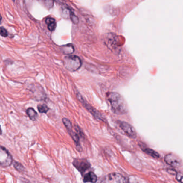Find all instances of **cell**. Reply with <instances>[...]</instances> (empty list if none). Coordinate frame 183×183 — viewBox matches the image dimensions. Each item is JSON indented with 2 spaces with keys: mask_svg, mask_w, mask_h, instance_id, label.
<instances>
[{
  "mask_svg": "<svg viewBox=\"0 0 183 183\" xmlns=\"http://www.w3.org/2000/svg\"><path fill=\"white\" fill-rule=\"evenodd\" d=\"M107 99L109 102L112 110L118 115L124 114L128 112L127 103L122 96L118 93H108Z\"/></svg>",
  "mask_w": 183,
  "mask_h": 183,
  "instance_id": "cell-1",
  "label": "cell"
},
{
  "mask_svg": "<svg viewBox=\"0 0 183 183\" xmlns=\"http://www.w3.org/2000/svg\"><path fill=\"white\" fill-rule=\"evenodd\" d=\"M64 64L69 71L75 72L81 67L82 62L79 57L76 55H70L64 58Z\"/></svg>",
  "mask_w": 183,
  "mask_h": 183,
  "instance_id": "cell-2",
  "label": "cell"
},
{
  "mask_svg": "<svg viewBox=\"0 0 183 183\" xmlns=\"http://www.w3.org/2000/svg\"><path fill=\"white\" fill-rule=\"evenodd\" d=\"M13 163L12 155L5 147L0 145V167L7 168Z\"/></svg>",
  "mask_w": 183,
  "mask_h": 183,
  "instance_id": "cell-3",
  "label": "cell"
},
{
  "mask_svg": "<svg viewBox=\"0 0 183 183\" xmlns=\"http://www.w3.org/2000/svg\"><path fill=\"white\" fill-rule=\"evenodd\" d=\"M102 183H125L129 182V180L126 177L118 173H112L104 177Z\"/></svg>",
  "mask_w": 183,
  "mask_h": 183,
  "instance_id": "cell-4",
  "label": "cell"
},
{
  "mask_svg": "<svg viewBox=\"0 0 183 183\" xmlns=\"http://www.w3.org/2000/svg\"><path fill=\"white\" fill-rule=\"evenodd\" d=\"M118 124L121 128L124 131L128 137L131 139H135L137 137L136 131L131 125L122 121H118Z\"/></svg>",
  "mask_w": 183,
  "mask_h": 183,
  "instance_id": "cell-5",
  "label": "cell"
},
{
  "mask_svg": "<svg viewBox=\"0 0 183 183\" xmlns=\"http://www.w3.org/2000/svg\"><path fill=\"white\" fill-rule=\"evenodd\" d=\"M77 97L78 99L82 103L83 105L84 106V107L86 108L87 110L89 111V112L92 114L95 118L97 119H99L100 120H103V118L101 115V114H100L98 111H97V110H95L91 106L89 105L87 102H86V101L84 100V98L82 97V96L79 93H77Z\"/></svg>",
  "mask_w": 183,
  "mask_h": 183,
  "instance_id": "cell-6",
  "label": "cell"
},
{
  "mask_svg": "<svg viewBox=\"0 0 183 183\" xmlns=\"http://www.w3.org/2000/svg\"><path fill=\"white\" fill-rule=\"evenodd\" d=\"M73 164L81 174H83L86 171L91 168L90 163L85 159L76 158L74 160Z\"/></svg>",
  "mask_w": 183,
  "mask_h": 183,
  "instance_id": "cell-7",
  "label": "cell"
},
{
  "mask_svg": "<svg viewBox=\"0 0 183 183\" xmlns=\"http://www.w3.org/2000/svg\"><path fill=\"white\" fill-rule=\"evenodd\" d=\"M164 160L167 164L173 167H178L182 165V161L181 159L178 156L173 154H169L166 155Z\"/></svg>",
  "mask_w": 183,
  "mask_h": 183,
  "instance_id": "cell-8",
  "label": "cell"
},
{
  "mask_svg": "<svg viewBox=\"0 0 183 183\" xmlns=\"http://www.w3.org/2000/svg\"><path fill=\"white\" fill-rule=\"evenodd\" d=\"M97 180V175L93 172L90 171L84 176V183H96Z\"/></svg>",
  "mask_w": 183,
  "mask_h": 183,
  "instance_id": "cell-9",
  "label": "cell"
},
{
  "mask_svg": "<svg viewBox=\"0 0 183 183\" xmlns=\"http://www.w3.org/2000/svg\"><path fill=\"white\" fill-rule=\"evenodd\" d=\"M26 114H28V117L30 119V120L35 121L38 118V114L35 111V110L32 108H29L26 110Z\"/></svg>",
  "mask_w": 183,
  "mask_h": 183,
  "instance_id": "cell-10",
  "label": "cell"
},
{
  "mask_svg": "<svg viewBox=\"0 0 183 183\" xmlns=\"http://www.w3.org/2000/svg\"><path fill=\"white\" fill-rule=\"evenodd\" d=\"M46 22L48 28L51 31H53L56 28V23L55 20L53 18H47L46 19Z\"/></svg>",
  "mask_w": 183,
  "mask_h": 183,
  "instance_id": "cell-11",
  "label": "cell"
},
{
  "mask_svg": "<svg viewBox=\"0 0 183 183\" xmlns=\"http://www.w3.org/2000/svg\"><path fill=\"white\" fill-rule=\"evenodd\" d=\"M142 149L146 154H147V155H150L152 157L156 158H158L160 157L159 154L156 152H155V150H154L150 149V148H142Z\"/></svg>",
  "mask_w": 183,
  "mask_h": 183,
  "instance_id": "cell-12",
  "label": "cell"
},
{
  "mask_svg": "<svg viewBox=\"0 0 183 183\" xmlns=\"http://www.w3.org/2000/svg\"><path fill=\"white\" fill-rule=\"evenodd\" d=\"M13 165L16 170L18 171L19 173H23L25 171V168H24L23 165L18 162H13Z\"/></svg>",
  "mask_w": 183,
  "mask_h": 183,
  "instance_id": "cell-13",
  "label": "cell"
},
{
  "mask_svg": "<svg viewBox=\"0 0 183 183\" xmlns=\"http://www.w3.org/2000/svg\"><path fill=\"white\" fill-rule=\"evenodd\" d=\"M39 112L41 114H46L49 111V108L46 104H40L38 106Z\"/></svg>",
  "mask_w": 183,
  "mask_h": 183,
  "instance_id": "cell-14",
  "label": "cell"
},
{
  "mask_svg": "<svg viewBox=\"0 0 183 183\" xmlns=\"http://www.w3.org/2000/svg\"><path fill=\"white\" fill-rule=\"evenodd\" d=\"M64 50H63L64 52L66 54H70L73 53L74 51V47L72 45H67L65 46V48L64 49Z\"/></svg>",
  "mask_w": 183,
  "mask_h": 183,
  "instance_id": "cell-15",
  "label": "cell"
},
{
  "mask_svg": "<svg viewBox=\"0 0 183 183\" xmlns=\"http://www.w3.org/2000/svg\"><path fill=\"white\" fill-rule=\"evenodd\" d=\"M0 35L1 36L6 37L8 36V33L7 30L3 27H0Z\"/></svg>",
  "mask_w": 183,
  "mask_h": 183,
  "instance_id": "cell-16",
  "label": "cell"
},
{
  "mask_svg": "<svg viewBox=\"0 0 183 183\" xmlns=\"http://www.w3.org/2000/svg\"><path fill=\"white\" fill-rule=\"evenodd\" d=\"M176 179L178 182L183 183V173H177L176 174Z\"/></svg>",
  "mask_w": 183,
  "mask_h": 183,
  "instance_id": "cell-17",
  "label": "cell"
},
{
  "mask_svg": "<svg viewBox=\"0 0 183 183\" xmlns=\"http://www.w3.org/2000/svg\"><path fill=\"white\" fill-rule=\"evenodd\" d=\"M71 20L73 21L74 23L77 24L78 22V19L77 18V17L73 15L72 13L71 14Z\"/></svg>",
  "mask_w": 183,
  "mask_h": 183,
  "instance_id": "cell-18",
  "label": "cell"
},
{
  "mask_svg": "<svg viewBox=\"0 0 183 183\" xmlns=\"http://www.w3.org/2000/svg\"><path fill=\"white\" fill-rule=\"evenodd\" d=\"M2 129H1V126H0V135H2Z\"/></svg>",
  "mask_w": 183,
  "mask_h": 183,
  "instance_id": "cell-19",
  "label": "cell"
},
{
  "mask_svg": "<svg viewBox=\"0 0 183 183\" xmlns=\"http://www.w3.org/2000/svg\"><path fill=\"white\" fill-rule=\"evenodd\" d=\"M1 21H2V16H1V14H0V24H1Z\"/></svg>",
  "mask_w": 183,
  "mask_h": 183,
  "instance_id": "cell-20",
  "label": "cell"
},
{
  "mask_svg": "<svg viewBox=\"0 0 183 183\" xmlns=\"http://www.w3.org/2000/svg\"><path fill=\"white\" fill-rule=\"evenodd\" d=\"M13 1H15L16 0H13Z\"/></svg>",
  "mask_w": 183,
  "mask_h": 183,
  "instance_id": "cell-21",
  "label": "cell"
}]
</instances>
